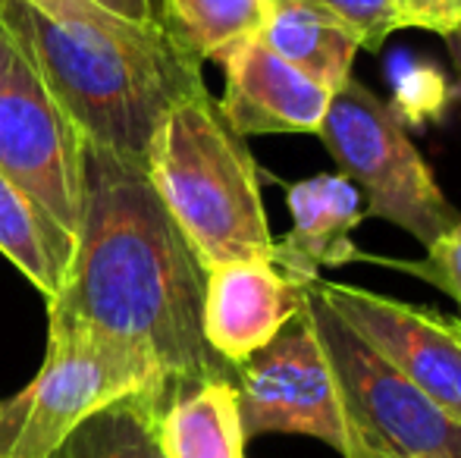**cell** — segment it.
Returning a JSON list of instances; mask_svg holds the SVG:
<instances>
[{"instance_id": "obj_22", "label": "cell", "mask_w": 461, "mask_h": 458, "mask_svg": "<svg viewBox=\"0 0 461 458\" xmlns=\"http://www.w3.org/2000/svg\"><path fill=\"white\" fill-rule=\"evenodd\" d=\"M452 41H456V48H458V63H461V25H458V29L456 31H452Z\"/></svg>"}, {"instance_id": "obj_15", "label": "cell", "mask_w": 461, "mask_h": 458, "mask_svg": "<svg viewBox=\"0 0 461 458\" xmlns=\"http://www.w3.org/2000/svg\"><path fill=\"white\" fill-rule=\"evenodd\" d=\"M76 238L44 214L4 170H0V251L10 257L48 299L63 289L73 264Z\"/></svg>"}, {"instance_id": "obj_17", "label": "cell", "mask_w": 461, "mask_h": 458, "mask_svg": "<svg viewBox=\"0 0 461 458\" xmlns=\"http://www.w3.org/2000/svg\"><path fill=\"white\" fill-rule=\"evenodd\" d=\"M267 0H160L164 25L198 60H217L232 44L261 35Z\"/></svg>"}, {"instance_id": "obj_1", "label": "cell", "mask_w": 461, "mask_h": 458, "mask_svg": "<svg viewBox=\"0 0 461 458\" xmlns=\"http://www.w3.org/2000/svg\"><path fill=\"white\" fill-rule=\"evenodd\" d=\"M48 324L139 348L173 392L236 380L204 339V267L141 166L82 139V214Z\"/></svg>"}, {"instance_id": "obj_13", "label": "cell", "mask_w": 461, "mask_h": 458, "mask_svg": "<svg viewBox=\"0 0 461 458\" xmlns=\"http://www.w3.org/2000/svg\"><path fill=\"white\" fill-rule=\"evenodd\" d=\"M261 38L274 54L330 94L352 79L358 38L317 0H267Z\"/></svg>"}, {"instance_id": "obj_6", "label": "cell", "mask_w": 461, "mask_h": 458, "mask_svg": "<svg viewBox=\"0 0 461 458\" xmlns=\"http://www.w3.org/2000/svg\"><path fill=\"white\" fill-rule=\"evenodd\" d=\"M304 320L333 367L358 458H461V421L389 367L308 286Z\"/></svg>"}, {"instance_id": "obj_20", "label": "cell", "mask_w": 461, "mask_h": 458, "mask_svg": "<svg viewBox=\"0 0 461 458\" xmlns=\"http://www.w3.org/2000/svg\"><path fill=\"white\" fill-rule=\"evenodd\" d=\"M402 29H427L452 35L461 25V0H389Z\"/></svg>"}, {"instance_id": "obj_19", "label": "cell", "mask_w": 461, "mask_h": 458, "mask_svg": "<svg viewBox=\"0 0 461 458\" xmlns=\"http://www.w3.org/2000/svg\"><path fill=\"white\" fill-rule=\"evenodd\" d=\"M317 4L327 6L367 50H376L393 31L402 29L389 0H317Z\"/></svg>"}, {"instance_id": "obj_10", "label": "cell", "mask_w": 461, "mask_h": 458, "mask_svg": "<svg viewBox=\"0 0 461 458\" xmlns=\"http://www.w3.org/2000/svg\"><path fill=\"white\" fill-rule=\"evenodd\" d=\"M223 67V98L217 101L232 132L245 135H317L330 92L264 44L261 35L232 44L217 57Z\"/></svg>"}, {"instance_id": "obj_23", "label": "cell", "mask_w": 461, "mask_h": 458, "mask_svg": "<svg viewBox=\"0 0 461 458\" xmlns=\"http://www.w3.org/2000/svg\"><path fill=\"white\" fill-rule=\"evenodd\" d=\"M458 308H461V305H458Z\"/></svg>"}, {"instance_id": "obj_9", "label": "cell", "mask_w": 461, "mask_h": 458, "mask_svg": "<svg viewBox=\"0 0 461 458\" xmlns=\"http://www.w3.org/2000/svg\"><path fill=\"white\" fill-rule=\"evenodd\" d=\"M317 295L443 411L461 421V318L427 311L348 283H311Z\"/></svg>"}, {"instance_id": "obj_8", "label": "cell", "mask_w": 461, "mask_h": 458, "mask_svg": "<svg viewBox=\"0 0 461 458\" xmlns=\"http://www.w3.org/2000/svg\"><path fill=\"white\" fill-rule=\"evenodd\" d=\"M236 392L245 440L264 434L311 436L342 458H358L333 367L304 314L236 367Z\"/></svg>"}, {"instance_id": "obj_7", "label": "cell", "mask_w": 461, "mask_h": 458, "mask_svg": "<svg viewBox=\"0 0 461 458\" xmlns=\"http://www.w3.org/2000/svg\"><path fill=\"white\" fill-rule=\"evenodd\" d=\"M0 170L76 238L82 214V132L19 41L0 25Z\"/></svg>"}, {"instance_id": "obj_3", "label": "cell", "mask_w": 461, "mask_h": 458, "mask_svg": "<svg viewBox=\"0 0 461 458\" xmlns=\"http://www.w3.org/2000/svg\"><path fill=\"white\" fill-rule=\"evenodd\" d=\"M148 179L183 229L201 267L274 261L258 164L211 94L164 116L148 151Z\"/></svg>"}, {"instance_id": "obj_5", "label": "cell", "mask_w": 461, "mask_h": 458, "mask_svg": "<svg viewBox=\"0 0 461 458\" xmlns=\"http://www.w3.org/2000/svg\"><path fill=\"white\" fill-rule=\"evenodd\" d=\"M317 135L342 176L367 198L370 217L411 232L424 248L461 220L395 111L361 82L348 79L330 94Z\"/></svg>"}, {"instance_id": "obj_21", "label": "cell", "mask_w": 461, "mask_h": 458, "mask_svg": "<svg viewBox=\"0 0 461 458\" xmlns=\"http://www.w3.org/2000/svg\"><path fill=\"white\" fill-rule=\"evenodd\" d=\"M95 4L132 22H160V0H95Z\"/></svg>"}, {"instance_id": "obj_11", "label": "cell", "mask_w": 461, "mask_h": 458, "mask_svg": "<svg viewBox=\"0 0 461 458\" xmlns=\"http://www.w3.org/2000/svg\"><path fill=\"white\" fill-rule=\"evenodd\" d=\"M308 286L274 261H232L204 270V339L239 367L304 311Z\"/></svg>"}, {"instance_id": "obj_4", "label": "cell", "mask_w": 461, "mask_h": 458, "mask_svg": "<svg viewBox=\"0 0 461 458\" xmlns=\"http://www.w3.org/2000/svg\"><path fill=\"white\" fill-rule=\"evenodd\" d=\"M129 396L176 399L167 373L139 348L82 327L48 324L38 377L0 405V458H50L86 418Z\"/></svg>"}, {"instance_id": "obj_14", "label": "cell", "mask_w": 461, "mask_h": 458, "mask_svg": "<svg viewBox=\"0 0 461 458\" xmlns=\"http://www.w3.org/2000/svg\"><path fill=\"white\" fill-rule=\"evenodd\" d=\"M158 443L164 458H245L236 380H211L170 399Z\"/></svg>"}, {"instance_id": "obj_18", "label": "cell", "mask_w": 461, "mask_h": 458, "mask_svg": "<svg viewBox=\"0 0 461 458\" xmlns=\"http://www.w3.org/2000/svg\"><path fill=\"white\" fill-rule=\"evenodd\" d=\"M361 261H376V264H386V267L414 274L418 280L437 286L439 292H446L461 305V220L452 229H446L427 248V255L420 261H380V257H370V255H361Z\"/></svg>"}, {"instance_id": "obj_16", "label": "cell", "mask_w": 461, "mask_h": 458, "mask_svg": "<svg viewBox=\"0 0 461 458\" xmlns=\"http://www.w3.org/2000/svg\"><path fill=\"white\" fill-rule=\"evenodd\" d=\"M164 405L151 396H129L95 411L50 458H164L158 424Z\"/></svg>"}, {"instance_id": "obj_12", "label": "cell", "mask_w": 461, "mask_h": 458, "mask_svg": "<svg viewBox=\"0 0 461 458\" xmlns=\"http://www.w3.org/2000/svg\"><path fill=\"white\" fill-rule=\"evenodd\" d=\"M292 229L276 242L274 264L292 280H321V267L361 261L365 251L352 245V229L367 217L361 195L342 173H321L285 189Z\"/></svg>"}, {"instance_id": "obj_2", "label": "cell", "mask_w": 461, "mask_h": 458, "mask_svg": "<svg viewBox=\"0 0 461 458\" xmlns=\"http://www.w3.org/2000/svg\"><path fill=\"white\" fill-rule=\"evenodd\" d=\"M0 25L25 50L86 141L148 173L164 116L211 94L201 60L160 22H132L95 0H0Z\"/></svg>"}]
</instances>
